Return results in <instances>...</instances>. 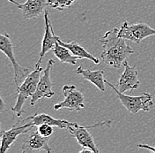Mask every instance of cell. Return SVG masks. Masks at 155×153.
Masks as SVG:
<instances>
[{"instance_id":"6da1fadb","label":"cell","mask_w":155,"mask_h":153,"mask_svg":"<svg viewBox=\"0 0 155 153\" xmlns=\"http://www.w3.org/2000/svg\"><path fill=\"white\" fill-rule=\"evenodd\" d=\"M126 39L119 36V29H111L101 38L102 43L101 59L104 63L115 68H119L129 56L134 53V50L125 42Z\"/></svg>"},{"instance_id":"7a4b0ae2","label":"cell","mask_w":155,"mask_h":153,"mask_svg":"<svg viewBox=\"0 0 155 153\" xmlns=\"http://www.w3.org/2000/svg\"><path fill=\"white\" fill-rule=\"evenodd\" d=\"M42 67H35V70L31 72L24 82L17 88V101L16 104L11 108V111L17 117H21L26 111L23 109V105L28 97H32L35 93L41 78Z\"/></svg>"},{"instance_id":"3957f363","label":"cell","mask_w":155,"mask_h":153,"mask_svg":"<svg viewBox=\"0 0 155 153\" xmlns=\"http://www.w3.org/2000/svg\"><path fill=\"white\" fill-rule=\"evenodd\" d=\"M105 82L116 92L118 99L125 107L126 110L132 114H136L140 111L149 112L151 107L153 105V95L150 93H143L140 96H128L120 92L118 89L113 86L107 80H105Z\"/></svg>"},{"instance_id":"277c9868","label":"cell","mask_w":155,"mask_h":153,"mask_svg":"<svg viewBox=\"0 0 155 153\" xmlns=\"http://www.w3.org/2000/svg\"><path fill=\"white\" fill-rule=\"evenodd\" d=\"M111 123H112V120L98 122V123L90 125V126H84V125H79L76 123L73 126L68 127L67 129L69 133L71 134L73 137L76 138L78 144L82 148H88L94 153H99L100 150L98 149L96 144L94 143V138H93L92 134H90V132L88 131V129L89 128H94V127H97L99 126L110 127Z\"/></svg>"},{"instance_id":"5b68a950","label":"cell","mask_w":155,"mask_h":153,"mask_svg":"<svg viewBox=\"0 0 155 153\" xmlns=\"http://www.w3.org/2000/svg\"><path fill=\"white\" fill-rule=\"evenodd\" d=\"M0 50L4 54H5V56L9 58L12 64L13 71H14V82L16 87L18 88L24 82V80L30 74V72L27 67L19 66L18 62L16 61L13 53V46L11 41V37L5 32L0 35Z\"/></svg>"},{"instance_id":"8992f818","label":"cell","mask_w":155,"mask_h":153,"mask_svg":"<svg viewBox=\"0 0 155 153\" xmlns=\"http://www.w3.org/2000/svg\"><path fill=\"white\" fill-rule=\"evenodd\" d=\"M119 36L126 40L139 43L146 37L155 36V29L151 28L145 22L129 24V22L126 20L119 29Z\"/></svg>"},{"instance_id":"52a82bcc","label":"cell","mask_w":155,"mask_h":153,"mask_svg":"<svg viewBox=\"0 0 155 153\" xmlns=\"http://www.w3.org/2000/svg\"><path fill=\"white\" fill-rule=\"evenodd\" d=\"M64 100L54 105V109L59 111L66 108L70 111H80L86 107L85 96L74 85H64L62 89Z\"/></svg>"},{"instance_id":"ba28073f","label":"cell","mask_w":155,"mask_h":153,"mask_svg":"<svg viewBox=\"0 0 155 153\" xmlns=\"http://www.w3.org/2000/svg\"><path fill=\"white\" fill-rule=\"evenodd\" d=\"M54 63L55 62L53 59H48L47 66L43 69L42 75H41L36 91L31 97L30 105L32 106H34L36 102L41 98H51L55 95L53 90V83L51 82V70Z\"/></svg>"},{"instance_id":"9c48e42d","label":"cell","mask_w":155,"mask_h":153,"mask_svg":"<svg viewBox=\"0 0 155 153\" xmlns=\"http://www.w3.org/2000/svg\"><path fill=\"white\" fill-rule=\"evenodd\" d=\"M34 127L25 118L19 120L15 124L7 131H1V153H5L9 151L12 145L17 140L20 134H26L30 131Z\"/></svg>"},{"instance_id":"30bf717a","label":"cell","mask_w":155,"mask_h":153,"mask_svg":"<svg viewBox=\"0 0 155 153\" xmlns=\"http://www.w3.org/2000/svg\"><path fill=\"white\" fill-rule=\"evenodd\" d=\"M33 129V128H32ZM30 130L25 134L22 140L21 151L23 153L46 151L50 153L52 150L48 145L49 137H44L40 134L38 130Z\"/></svg>"},{"instance_id":"8fae6325","label":"cell","mask_w":155,"mask_h":153,"mask_svg":"<svg viewBox=\"0 0 155 153\" xmlns=\"http://www.w3.org/2000/svg\"><path fill=\"white\" fill-rule=\"evenodd\" d=\"M12 4L15 5L22 12L23 19H36L42 13L45 12L46 7L48 6V0H27L21 4L16 0H8Z\"/></svg>"},{"instance_id":"7c38bea8","label":"cell","mask_w":155,"mask_h":153,"mask_svg":"<svg viewBox=\"0 0 155 153\" xmlns=\"http://www.w3.org/2000/svg\"><path fill=\"white\" fill-rule=\"evenodd\" d=\"M124 71L120 75L117 82V89L120 92L124 93L128 90H133L138 89L140 81L137 76V71L136 67H130L127 61L124 62Z\"/></svg>"},{"instance_id":"4fadbf2b","label":"cell","mask_w":155,"mask_h":153,"mask_svg":"<svg viewBox=\"0 0 155 153\" xmlns=\"http://www.w3.org/2000/svg\"><path fill=\"white\" fill-rule=\"evenodd\" d=\"M44 21H45V33L41 42V50L40 52V57L35 65V67H40L42 62V58L46 55V53L49 50H53L57 43V36L54 34L51 21L49 19L48 12L47 11H45L44 12Z\"/></svg>"},{"instance_id":"5bb4252c","label":"cell","mask_w":155,"mask_h":153,"mask_svg":"<svg viewBox=\"0 0 155 153\" xmlns=\"http://www.w3.org/2000/svg\"><path fill=\"white\" fill-rule=\"evenodd\" d=\"M26 119L28 120L31 126H33V127H38L41 124H48L53 126V127H59L61 129H63V128L67 129L68 127L76 124L74 122H70L65 120H58V119H56L50 115L46 114V113H36V114L29 116Z\"/></svg>"},{"instance_id":"9a60e30c","label":"cell","mask_w":155,"mask_h":153,"mask_svg":"<svg viewBox=\"0 0 155 153\" xmlns=\"http://www.w3.org/2000/svg\"><path fill=\"white\" fill-rule=\"evenodd\" d=\"M77 74L81 75L84 79L89 81L91 83H93L101 90L105 91V80L104 79V71L103 70H96L92 71L90 69H84L82 67H78Z\"/></svg>"},{"instance_id":"2e32d148","label":"cell","mask_w":155,"mask_h":153,"mask_svg":"<svg viewBox=\"0 0 155 153\" xmlns=\"http://www.w3.org/2000/svg\"><path fill=\"white\" fill-rule=\"evenodd\" d=\"M57 41L58 42V43H60L61 45L69 49L72 52V54H74L75 56H78V57H81L82 58L89 59V60L93 61L94 64H97V65L100 64L101 61L99 60V58H97L94 55H92L89 51H87L86 49L82 47L80 44H78L76 42H67L66 43V42L62 41L58 37H57Z\"/></svg>"},{"instance_id":"e0dca14e","label":"cell","mask_w":155,"mask_h":153,"mask_svg":"<svg viewBox=\"0 0 155 153\" xmlns=\"http://www.w3.org/2000/svg\"><path fill=\"white\" fill-rule=\"evenodd\" d=\"M53 51H54L55 56L58 57L62 63H68L71 65H76L78 60L82 59L81 57L75 56L74 54H72V52L68 48L61 45L60 43H58V41H57L55 47L53 49Z\"/></svg>"},{"instance_id":"ac0fdd59","label":"cell","mask_w":155,"mask_h":153,"mask_svg":"<svg viewBox=\"0 0 155 153\" xmlns=\"http://www.w3.org/2000/svg\"><path fill=\"white\" fill-rule=\"evenodd\" d=\"M76 0H48V6L58 11H64L73 5Z\"/></svg>"},{"instance_id":"d6986e66","label":"cell","mask_w":155,"mask_h":153,"mask_svg":"<svg viewBox=\"0 0 155 153\" xmlns=\"http://www.w3.org/2000/svg\"><path fill=\"white\" fill-rule=\"evenodd\" d=\"M37 130H38L40 134H41L44 137H50L54 133L53 126H50V125L48 124L40 125V126H38Z\"/></svg>"},{"instance_id":"ffe728a7","label":"cell","mask_w":155,"mask_h":153,"mask_svg":"<svg viewBox=\"0 0 155 153\" xmlns=\"http://www.w3.org/2000/svg\"><path fill=\"white\" fill-rule=\"evenodd\" d=\"M137 147L141 148V149H146V150H149V151H151L153 152H155V146H150V145L144 144H137Z\"/></svg>"},{"instance_id":"44dd1931","label":"cell","mask_w":155,"mask_h":153,"mask_svg":"<svg viewBox=\"0 0 155 153\" xmlns=\"http://www.w3.org/2000/svg\"><path fill=\"white\" fill-rule=\"evenodd\" d=\"M80 153H85V152H89V153H92L93 151L90 150V149H88V148H83L80 151H79Z\"/></svg>"},{"instance_id":"7402d4cb","label":"cell","mask_w":155,"mask_h":153,"mask_svg":"<svg viewBox=\"0 0 155 153\" xmlns=\"http://www.w3.org/2000/svg\"><path fill=\"white\" fill-rule=\"evenodd\" d=\"M4 105H5L4 101H3V99H1V111H2V112L4 111Z\"/></svg>"}]
</instances>
